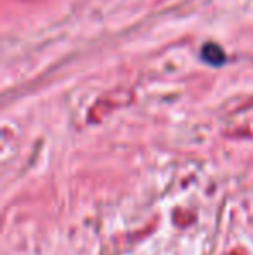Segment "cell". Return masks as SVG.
<instances>
[{"instance_id":"cell-1","label":"cell","mask_w":253,"mask_h":255,"mask_svg":"<svg viewBox=\"0 0 253 255\" xmlns=\"http://www.w3.org/2000/svg\"><path fill=\"white\" fill-rule=\"evenodd\" d=\"M203 59L208 61V63H212V64H220V63H224L226 56H224V51L219 47V45L206 44L205 47H203Z\"/></svg>"}]
</instances>
